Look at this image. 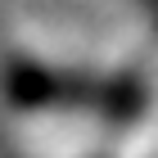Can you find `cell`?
Here are the masks:
<instances>
[{"instance_id":"6da1fadb","label":"cell","mask_w":158,"mask_h":158,"mask_svg":"<svg viewBox=\"0 0 158 158\" xmlns=\"http://www.w3.org/2000/svg\"><path fill=\"white\" fill-rule=\"evenodd\" d=\"M5 86L18 104H99V113H140L135 81H86L45 68H14Z\"/></svg>"}]
</instances>
